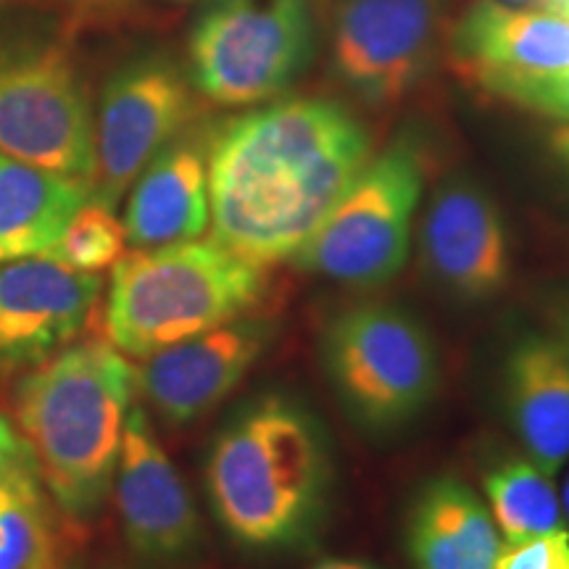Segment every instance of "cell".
<instances>
[{"instance_id": "83f0119b", "label": "cell", "mask_w": 569, "mask_h": 569, "mask_svg": "<svg viewBox=\"0 0 569 569\" xmlns=\"http://www.w3.org/2000/svg\"><path fill=\"white\" fill-rule=\"evenodd\" d=\"M507 3L532 6V9H553V6H557V0H507Z\"/></svg>"}, {"instance_id": "e0dca14e", "label": "cell", "mask_w": 569, "mask_h": 569, "mask_svg": "<svg viewBox=\"0 0 569 569\" xmlns=\"http://www.w3.org/2000/svg\"><path fill=\"white\" fill-rule=\"evenodd\" d=\"M503 407L525 457L551 478L569 459V351L549 338L522 340L503 369Z\"/></svg>"}, {"instance_id": "603a6c76", "label": "cell", "mask_w": 569, "mask_h": 569, "mask_svg": "<svg viewBox=\"0 0 569 569\" xmlns=\"http://www.w3.org/2000/svg\"><path fill=\"white\" fill-rule=\"evenodd\" d=\"M472 80L503 101L569 124V67L557 71H480Z\"/></svg>"}, {"instance_id": "8992f818", "label": "cell", "mask_w": 569, "mask_h": 569, "mask_svg": "<svg viewBox=\"0 0 569 569\" xmlns=\"http://www.w3.org/2000/svg\"><path fill=\"white\" fill-rule=\"evenodd\" d=\"M425 167L411 142L398 140L372 156L332 206L293 264L351 288H380L409 259L411 222L419 209Z\"/></svg>"}, {"instance_id": "d4e9b609", "label": "cell", "mask_w": 569, "mask_h": 569, "mask_svg": "<svg viewBox=\"0 0 569 569\" xmlns=\"http://www.w3.org/2000/svg\"><path fill=\"white\" fill-rule=\"evenodd\" d=\"M30 448L24 446V440L21 436L13 432V427L6 422L3 417H0V469L9 467V465H17L21 459H30Z\"/></svg>"}, {"instance_id": "f546056e", "label": "cell", "mask_w": 569, "mask_h": 569, "mask_svg": "<svg viewBox=\"0 0 569 569\" xmlns=\"http://www.w3.org/2000/svg\"><path fill=\"white\" fill-rule=\"evenodd\" d=\"M34 569H67V565H63V559H61V553H59V557H53V559L42 561V565H40V567H34Z\"/></svg>"}, {"instance_id": "8fae6325", "label": "cell", "mask_w": 569, "mask_h": 569, "mask_svg": "<svg viewBox=\"0 0 569 569\" xmlns=\"http://www.w3.org/2000/svg\"><path fill=\"white\" fill-rule=\"evenodd\" d=\"M101 274L77 272L53 256L0 264V377L34 369L88 327Z\"/></svg>"}, {"instance_id": "9c48e42d", "label": "cell", "mask_w": 569, "mask_h": 569, "mask_svg": "<svg viewBox=\"0 0 569 569\" xmlns=\"http://www.w3.org/2000/svg\"><path fill=\"white\" fill-rule=\"evenodd\" d=\"M196 113L193 82L174 63L140 59L113 71L96 119L92 201L113 209L142 169L190 130Z\"/></svg>"}, {"instance_id": "5bb4252c", "label": "cell", "mask_w": 569, "mask_h": 569, "mask_svg": "<svg viewBox=\"0 0 569 569\" xmlns=\"http://www.w3.org/2000/svg\"><path fill=\"white\" fill-rule=\"evenodd\" d=\"M113 480L124 536L140 557L174 561L196 549L201 522L193 498L138 407L127 411Z\"/></svg>"}, {"instance_id": "4fadbf2b", "label": "cell", "mask_w": 569, "mask_h": 569, "mask_svg": "<svg viewBox=\"0 0 569 569\" xmlns=\"http://www.w3.org/2000/svg\"><path fill=\"white\" fill-rule=\"evenodd\" d=\"M419 251L432 282L459 301H490L509 280L507 224L493 198L472 180H448L432 193Z\"/></svg>"}, {"instance_id": "7a4b0ae2", "label": "cell", "mask_w": 569, "mask_h": 569, "mask_svg": "<svg viewBox=\"0 0 569 569\" xmlns=\"http://www.w3.org/2000/svg\"><path fill=\"white\" fill-rule=\"evenodd\" d=\"M138 372L113 343L56 351L17 388L24 446L56 503L84 519L101 509L117 472Z\"/></svg>"}, {"instance_id": "ffe728a7", "label": "cell", "mask_w": 569, "mask_h": 569, "mask_svg": "<svg viewBox=\"0 0 569 569\" xmlns=\"http://www.w3.org/2000/svg\"><path fill=\"white\" fill-rule=\"evenodd\" d=\"M482 488L503 543L569 530L553 478L528 457L501 461L482 478Z\"/></svg>"}, {"instance_id": "7c38bea8", "label": "cell", "mask_w": 569, "mask_h": 569, "mask_svg": "<svg viewBox=\"0 0 569 569\" xmlns=\"http://www.w3.org/2000/svg\"><path fill=\"white\" fill-rule=\"evenodd\" d=\"M274 338V325L251 311L146 356L138 386L172 425L193 422L238 388Z\"/></svg>"}, {"instance_id": "6da1fadb", "label": "cell", "mask_w": 569, "mask_h": 569, "mask_svg": "<svg viewBox=\"0 0 569 569\" xmlns=\"http://www.w3.org/2000/svg\"><path fill=\"white\" fill-rule=\"evenodd\" d=\"M372 159V138L325 98H288L209 140L211 240L261 269L290 261Z\"/></svg>"}, {"instance_id": "30bf717a", "label": "cell", "mask_w": 569, "mask_h": 569, "mask_svg": "<svg viewBox=\"0 0 569 569\" xmlns=\"http://www.w3.org/2000/svg\"><path fill=\"white\" fill-rule=\"evenodd\" d=\"M443 32V0H340L332 69L361 101L396 103L432 67Z\"/></svg>"}, {"instance_id": "7402d4cb", "label": "cell", "mask_w": 569, "mask_h": 569, "mask_svg": "<svg viewBox=\"0 0 569 569\" xmlns=\"http://www.w3.org/2000/svg\"><path fill=\"white\" fill-rule=\"evenodd\" d=\"M124 253V222L113 217V209H106L96 201L84 203L61 238L56 240V246L46 251V256H53L61 264L90 274H101L103 269L117 264Z\"/></svg>"}, {"instance_id": "3957f363", "label": "cell", "mask_w": 569, "mask_h": 569, "mask_svg": "<svg viewBox=\"0 0 569 569\" xmlns=\"http://www.w3.org/2000/svg\"><path fill=\"white\" fill-rule=\"evenodd\" d=\"M330 480L322 427L282 396L240 411L206 467L213 515L248 549H288L309 538L322 519Z\"/></svg>"}, {"instance_id": "f1b7e54d", "label": "cell", "mask_w": 569, "mask_h": 569, "mask_svg": "<svg viewBox=\"0 0 569 569\" xmlns=\"http://www.w3.org/2000/svg\"><path fill=\"white\" fill-rule=\"evenodd\" d=\"M561 509H565V519H567V528H569V475H567V482L565 488H561Z\"/></svg>"}, {"instance_id": "cb8c5ba5", "label": "cell", "mask_w": 569, "mask_h": 569, "mask_svg": "<svg viewBox=\"0 0 569 569\" xmlns=\"http://www.w3.org/2000/svg\"><path fill=\"white\" fill-rule=\"evenodd\" d=\"M496 569H569V530L503 543Z\"/></svg>"}, {"instance_id": "ba28073f", "label": "cell", "mask_w": 569, "mask_h": 569, "mask_svg": "<svg viewBox=\"0 0 569 569\" xmlns=\"http://www.w3.org/2000/svg\"><path fill=\"white\" fill-rule=\"evenodd\" d=\"M315 51L306 0H211L190 32V82L219 106L267 103Z\"/></svg>"}, {"instance_id": "d6986e66", "label": "cell", "mask_w": 569, "mask_h": 569, "mask_svg": "<svg viewBox=\"0 0 569 569\" xmlns=\"http://www.w3.org/2000/svg\"><path fill=\"white\" fill-rule=\"evenodd\" d=\"M88 201V180L0 153V264L46 253Z\"/></svg>"}, {"instance_id": "484cf974", "label": "cell", "mask_w": 569, "mask_h": 569, "mask_svg": "<svg viewBox=\"0 0 569 569\" xmlns=\"http://www.w3.org/2000/svg\"><path fill=\"white\" fill-rule=\"evenodd\" d=\"M551 148H553V153H557L559 159L569 167V124L559 127V130L551 134Z\"/></svg>"}, {"instance_id": "4dcf8cb0", "label": "cell", "mask_w": 569, "mask_h": 569, "mask_svg": "<svg viewBox=\"0 0 569 569\" xmlns=\"http://www.w3.org/2000/svg\"><path fill=\"white\" fill-rule=\"evenodd\" d=\"M553 11H559V13H565V17H569V0H557Z\"/></svg>"}, {"instance_id": "9a60e30c", "label": "cell", "mask_w": 569, "mask_h": 569, "mask_svg": "<svg viewBox=\"0 0 569 569\" xmlns=\"http://www.w3.org/2000/svg\"><path fill=\"white\" fill-rule=\"evenodd\" d=\"M467 77L480 71H557L569 67V17L553 9L475 0L448 32Z\"/></svg>"}, {"instance_id": "4316f807", "label": "cell", "mask_w": 569, "mask_h": 569, "mask_svg": "<svg viewBox=\"0 0 569 569\" xmlns=\"http://www.w3.org/2000/svg\"><path fill=\"white\" fill-rule=\"evenodd\" d=\"M315 569H377L375 565H367V561H351V559H325L319 561Z\"/></svg>"}, {"instance_id": "2e32d148", "label": "cell", "mask_w": 569, "mask_h": 569, "mask_svg": "<svg viewBox=\"0 0 569 569\" xmlns=\"http://www.w3.org/2000/svg\"><path fill=\"white\" fill-rule=\"evenodd\" d=\"M209 227V142L182 132L134 180L127 243L159 248L201 238Z\"/></svg>"}, {"instance_id": "ac0fdd59", "label": "cell", "mask_w": 569, "mask_h": 569, "mask_svg": "<svg viewBox=\"0 0 569 569\" xmlns=\"http://www.w3.org/2000/svg\"><path fill=\"white\" fill-rule=\"evenodd\" d=\"M503 538L493 515L457 478H436L419 490L407 519L415 569H496Z\"/></svg>"}, {"instance_id": "5b68a950", "label": "cell", "mask_w": 569, "mask_h": 569, "mask_svg": "<svg viewBox=\"0 0 569 569\" xmlns=\"http://www.w3.org/2000/svg\"><path fill=\"white\" fill-rule=\"evenodd\" d=\"M322 361L348 415L375 432L417 419L440 380L432 338L409 311L388 303H359L332 317Z\"/></svg>"}, {"instance_id": "52a82bcc", "label": "cell", "mask_w": 569, "mask_h": 569, "mask_svg": "<svg viewBox=\"0 0 569 569\" xmlns=\"http://www.w3.org/2000/svg\"><path fill=\"white\" fill-rule=\"evenodd\" d=\"M0 153L92 184L96 119L63 42L0 38Z\"/></svg>"}, {"instance_id": "277c9868", "label": "cell", "mask_w": 569, "mask_h": 569, "mask_svg": "<svg viewBox=\"0 0 569 569\" xmlns=\"http://www.w3.org/2000/svg\"><path fill=\"white\" fill-rule=\"evenodd\" d=\"M267 269L217 240L134 248L113 264L106 330L122 353L146 359L256 309Z\"/></svg>"}, {"instance_id": "44dd1931", "label": "cell", "mask_w": 569, "mask_h": 569, "mask_svg": "<svg viewBox=\"0 0 569 569\" xmlns=\"http://www.w3.org/2000/svg\"><path fill=\"white\" fill-rule=\"evenodd\" d=\"M34 459L0 469V569H34L59 557Z\"/></svg>"}]
</instances>
